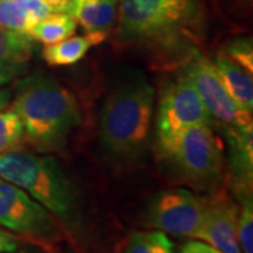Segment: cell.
Here are the masks:
<instances>
[{
  "label": "cell",
  "mask_w": 253,
  "mask_h": 253,
  "mask_svg": "<svg viewBox=\"0 0 253 253\" xmlns=\"http://www.w3.org/2000/svg\"><path fill=\"white\" fill-rule=\"evenodd\" d=\"M0 225L23 238L54 242L59 238L55 217L28 193L0 177Z\"/></svg>",
  "instance_id": "7"
},
{
  "label": "cell",
  "mask_w": 253,
  "mask_h": 253,
  "mask_svg": "<svg viewBox=\"0 0 253 253\" xmlns=\"http://www.w3.org/2000/svg\"><path fill=\"white\" fill-rule=\"evenodd\" d=\"M11 110L21 121L23 139L38 152L62 151L81 124V110L72 93L44 75H33L20 83Z\"/></svg>",
  "instance_id": "1"
},
{
  "label": "cell",
  "mask_w": 253,
  "mask_h": 253,
  "mask_svg": "<svg viewBox=\"0 0 253 253\" xmlns=\"http://www.w3.org/2000/svg\"><path fill=\"white\" fill-rule=\"evenodd\" d=\"M13 253H41V252L34 251V249H24V251H16V252H13Z\"/></svg>",
  "instance_id": "26"
},
{
  "label": "cell",
  "mask_w": 253,
  "mask_h": 253,
  "mask_svg": "<svg viewBox=\"0 0 253 253\" xmlns=\"http://www.w3.org/2000/svg\"><path fill=\"white\" fill-rule=\"evenodd\" d=\"M208 199L186 189H170L155 196L145 212V225L174 236L197 239L207 212Z\"/></svg>",
  "instance_id": "6"
},
{
  "label": "cell",
  "mask_w": 253,
  "mask_h": 253,
  "mask_svg": "<svg viewBox=\"0 0 253 253\" xmlns=\"http://www.w3.org/2000/svg\"><path fill=\"white\" fill-rule=\"evenodd\" d=\"M180 253H219L215 249L212 248L211 245L206 244L203 241H199V239H193L187 244L184 245L181 248Z\"/></svg>",
  "instance_id": "24"
},
{
  "label": "cell",
  "mask_w": 253,
  "mask_h": 253,
  "mask_svg": "<svg viewBox=\"0 0 253 253\" xmlns=\"http://www.w3.org/2000/svg\"><path fill=\"white\" fill-rule=\"evenodd\" d=\"M117 38L170 48L191 42L203 24L201 0H121Z\"/></svg>",
  "instance_id": "2"
},
{
  "label": "cell",
  "mask_w": 253,
  "mask_h": 253,
  "mask_svg": "<svg viewBox=\"0 0 253 253\" xmlns=\"http://www.w3.org/2000/svg\"><path fill=\"white\" fill-rule=\"evenodd\" d=\"M76 20L66 13H51L31 28L30 36L45 45H52L72 37L76 31Z\"/></svg>",
  "instance_id": "16"
},
{
  "label": "cell",
  "mask_w": 253,
  "mask_h": 253,
  "mask_svg": "<svg viewBox=\"0 0 253 253\" xmlns=\"http://www.w3.org/2000/svg\"><path fill=\"white\" fill-rule=\"evenodd\" d=\"M238 214V207L224 193L208 199L207 212L197 239L211 245L219 253H241Z\"/></svg>",
  "instance_id": "10"
},
{
  "label": "cell",
  "mask_w": 253,
  "mask_h": 253,
  "mask_svg": "<svg viewBox=\"0 0 253 253\" xmlns=\"http://www.w3.org/2000/svg\"><path fill=\"white\" fill-rule=\"evenodd\" d=\"M42 1L46 3L55 13H66V14H69L71 7L75 3V0H42Z\"/></svg>",
  "instance_id": "25"
},
{
  "label": "cell",
  "mask_w": 253,
  "mask_h": 253,
  "mask_svg": "<svg viewBox=\"0 0 253 253\" xmlns=\"http://www.w3.org/2000/svg\"><path fill=\"white\" fill-rule=\"evenodd\" d=\"M117 10L118 0H75L69 14L87 33H109Z\"/></svg>",
  "instance_id": "14"
},
{
  "label": "cell",
  "mask_w": 253,
  "mask_h": 253,
  "mask_svg": "<svg viewBox=\"0 0 253 253\" xmlns=\"http://www.w3.org/2000/svg\"><path fill=\"white\" fill-rule=\"evenodd\" d=\"M226 52V56L239 63L248 72H253V45L251 38H236L228 45Z\"/></svg>",
  "instance_id": "21"
},
{
  "label": "cell",
  "mask_w": 253,
  "mask_h": 253,
  "mask_svg": "<svg viewBox=\"0 0 253 253\" xmlns=\"http://www.w3.org/2000/svg\"><path fill=\"white\" fill-rule=\"evenodd\" d=\"M20 239L14 234L0 229V253H13L18 251Z\"/></svg>",
  "instance_id": "23"
},
{
  "label": "cell",
  "mask_w": 253,
  "mask_h": 253,
  "mask_svg": "<svg viewBox=\"0 0 253 253\" xmlns=\"http://www.w3.org/2000/svg\"><path fill=\"white\" fill-rule=\"evenodd\" d=\"M242 210L238 214V241L244 253H253V204L252 196L241 200Z\"/></svg>",
  "instance_id": "20"
},
{
  "label": "cell",
  "mask_w": 253,
  "mask_h": 253,
  "mask_svg": "<svg viewBox=\"0 0 253 253\" xmlns=\"http://www.w3.org/2000/svg\"><path fill=\"white\" fill-rule=\"evenodd\" d=\"M0 27L30 34L34 23L14 0H0Z\"/></svg>",
  "instance_id": "19"
},
{
  "label": "cell",
  "mask_w": 253,
  "mask_h": 253,
  "mask_svg": "<svg viewBox=\"0 0 253 253\" xmlns=\"http://www.w3.org/2000/svg\"><path fill=\"white\" fill-rule=\"evenodd\" d=\"M154 103V87L142 75L114 87L100 113V142L106 152L118 159H128L142 151Z\"/></svg>",
  "instance_id": "4"
},
{
  "label": "cell",
  "mask_w": 253,
  "mask_h": 253,
  "mask_svg": "<svg viewBox=\"0 0 253 253\" xmlns=\"http://www.w3.org/2000/svg\"><path fill=\"white\" fill-rule=\"evenodd\" d=\"M124 253H173V244L162 231H142L131 235Z\"/></svg>",
  "instance_id": "17"
},
{
  "label": "cell",
  "mask_w": 253,
  "mask_h": 253,
  "mask_svg": "<svg viewBox=\"0 0 253 253\" xmlns=\"http://www.w3.org/2000/svg\"><path fill=\"white\" fill-rule=\"evenodd\" d=\"M14 1L27 11L28 17L31 18L34 24L40 20L45 18L46 16H49L51 13H55L42 0H14Z\"/></svg>",
  "instance_id": "22"
},
{
  "label": "cell",
  "mask_w": 253,
  "mask_h": 253,
  "mask_svg": "<svg viewBox=\"0 0 253 253\" xmlns=\"http://www.w3.org/2000/svg\"><path fill=\"white\" fill-rule=\"evenodd\" d=\"M180 76L197 90L211 117L222 126L226 128L252 126V114L238 107L219 79L212 61L199 55L184 66Z\"/></svg>",
  "instance_id": "9"
},
{
  "label": "cell",
  "mask_w": 253,
  "mask_h": 253,
  "mask_svg": "<svg viewBox=\"0 0 253 253\" xmlns=\"http://www.w3.org/2000/svg\"><path fill=\"white\" fill-rule=\"evenodd\" d=\"M107 33H87L82 37H69L52 45H45L44 58L52 66L72 65L81 61L93 45L103 42Z\"/></svg>",
  "instance_id": "15"
},
{
  "label": "cell",
  "mask_w": 253,
  "mask_h": 253,
  "mask_svg": "<svg viewBox=\"0 0 253 253\" xmlns=\"http://www.w3.org/2000/svg\"><path fill=\"white\" fill-rule=\"evenodd\" d=\"M181 179L197 189L215 184L224 166V145L210 126L184 129L162 146Z\"/></svg>",
  "instance_id": "5"
},
{
  "label": "cell",
  "mask_w": 253,
  "mask_h": 253,
  "mask_svg": "<svg viewBox=\"0 0 253 253\" xmlns=\"http://www.w3.org/2000/svg\"><path fill=\"white\" fill-rule=\"evenodd\" d=\"M36 49V40L27 33L0 27V84L23 72Z\"/></svg>",
  "instance_id": "12"
},
{
  "label": "cell",
  "mask_w": 253,
  "mask_h": 253,
  "mask_svg": "<svg viewBox=\"0 0 253 253\" xmlns=\"http://www.w3.org/2000/svg\"><path fill=\"white\" fill-rule=\"evenodd\" d=\"M0 177L28 193L66 229L79 232L78 191L54 158L18 148L0 154Z\"/></svg>",
  "instance_id": "3"
},
{
  "label": "cell",
  "mask_w": 253,
  "mask_h": 253,
  "mask_svg": "<svg viewBox=\"0 0 253 253\" xmlns=\"http://www.w3.org/2000/svg\"><path fill=\"white\" fill-rule=\"evenodd\" d=\"M23 141V126L13 110H0V154L17 149Z\"/></svg>",
  "instance_id": "18"
},
{
  "label": "cell",
  "mask_w": 253,
  "mask_h": 253,
  "mask_svg": "<svg viewBox=\"0 0 253 253\" xmlns=\"http://www.w3.org/2000/svg\"><path fill=\"white\" fill-rule=\"evenodd\" d=\"M229 145V165L235 177V191L239 200L252 196L253 128H226Z\"/></svg>",
  "instance_id": "11"
},
{
  "label": "cell",
  "mask_w": 253,
  "mask_h": 253,
  "mask_svg": "<svg viewBox=\"0 0 253 253\" xmlns=\"http://www.w3.org/2000/svg\"><path fill=\"white\" fill-rule=\"evenodd\" d=\"M211 123L212 117L204 101L186 79L180 76L163 90L156 120L161 148L190 126H211Z\"/></svg>",
  "instance_id": "8"
},
{
  "label": "cell",
  "mask_w": 253,
  "mask_h": 253,
  "mask_svg": "<svg viewBox=\"0 0 253 253\" xmlns=\"http://www.w3.org/2000/svg\"><path fill=\"white\" fill-rule=\"evenodd\" d=\"M219 79L222 81L229 96L235 100L238 107L248 113H253V82L249 73L239 63L226 55H218L212 61Z\"/></svg>",
  "instance_id": "13"
}]
</instances>
